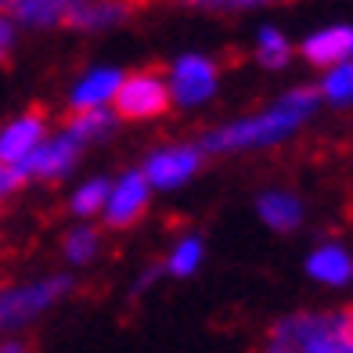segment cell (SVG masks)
Here are the masks:
<instances>
[{
    "label": "cell",
    "instance_id": "obj_11",
    "mask_svg": "<svg viewBox=\"0 0 353 353\" xmlns=\"http://www.w3.org/2000/svg\"><path fill=\"white\" fill-rule=\"evenodd\" d=\"M303 58L317 69H335L353 61V26H325L303 40Z\"/></svg>",
    "mask_w": 353,
    "mask_h": 353
},
{
    "label": "cell",
    "instance_id": "obj_4",
    "mask_svg": "<svg viewBox=\"0 0 353 353\" xmlns=\"http://www.w3.org/2000/svg\"><path fill=\"white\" fill-rule=\"evenodd\" d=\"M170 87H166V76L159 72H134V76H123V83L116 90V116L123 119H159L163 112L170 108Z\"/></svg>",
    "mask_w": 353,
    "mask_h": 353
},
{
    "label": "cell",
    "instance_id": "obj_7",
    "mask_svg": "<svg viewBox=\"0 0 353 353\" xmlns=\"http://www.w3.org/2000/svg\"><path fill=\"white\" fill-rule=\"evenodd\" d=\"M47 141V116L43 112H22L0 130V163L4 166H22L40 144Z\"/></svg>",
    "mask_w": 353,
    "mask_h": 353
},
{
    "label": "cell",
    "instance_id": "obj_6",
    "mask_svg": "<svg viewBox=\"0 0 353 353\" xmlns=\"http://www.w3.org/2000/svg\"><path fill=\"white\" fill-rule=\"evenodd\" d=\"M202 166V148H191V144H166L148 155L144 163V181L148 188H181L188 184L191 176L199 173Z\"/></svg>",
    "mask_w": 353,
    "mask_h": 353
},
{
    "label": "cell",
    "instance_id": "obj_21",
    "mask_svg": "<svg viewBox=\"0 0 353 353\" xmlns=\"http://www.w3.org/2000/svg\"><path fill=\"white\" fill-rule=\"evenodd\" d=\"M98 249H101V238L94 228H76L65 234V256L72 263H90L98 256Z\"/></svg>",
    "mask_w": 353,
    "mask_h": 353
},
{
    "label": "cell",
    "instance_id": "obj_14",
    "mask_svg": "<svg viewBox=\"0 0 353 353\" xmlns=\"http://www.w3.org/2000/svg\"><path fill=\"white\" fill-rule=\"evenodd\" d=\"M256 210H260L267 228H274V231H296L303 223V202L292 191H267L256 202Z\"/></svg>",
    "mask_w": 353,
    "mask_h": 353
},
{
    "label": "cell",
    "instance_id": "obj_2",
    "mask_svg": "<svg viewBox=\"0 0 353 353\" xmlns=\"http://www.w3.org/2000/svg\"><path fill=\"white\" fill-rule=\"evenodd\" d=\"M263 353H353V310H299L274 321Z\"/></svg>",
    "mask_w": 353,
    "mask_h": 353
},
{
    "label": "cell",
    "instance_id": "obj_19",
    "mask_svg": "<svg viewBox=\"0 0 353 353\" xmlns=\"http://www.w3.org/2000/svg\"><path fill=\"white\" fill-rule=\"evenodd\" d=\"M199 263H202V242L199 238H181L166 260V270L176 278H188V274H195Z\"/></svg>",
    "mask_w": 353,
    "mask_h": 353
},
{
    "label": "cell",
    "instance_id": "obj_23",
    "mask_svg": "<svg viewBox=\"0 0 353 353\" xmlns=\"http://www.w3.org/2000/svg\"><path fill=\"white\" fill-rule=\"evenodd\" d=\"M14 40H19V26L11 22L8 11H0V61H8L14 51Z\"/></svg>",
    "mask_w": 353,
    "mask_h": 353
},
{
    "label": "cell",
    "instance_id": "obj_24",
    "mask_svg": "<svg viewBox=\"0 0 353 353\" xmlns=\"http://www.w3.org/2000/svg\"><path fill=\"white\" fill-rule=\"evenodd\" d=\"M22 184H26V173L19 166H4V163H0V199L11 195V191L22 188Z\"/></svg>",
    "mask_w": 353,
    "mask_h": 353
},
{
    "label": "cell",
    "instance_id": "obj_10",
    "mask_svg": "<svg viewBox=\"0 0 353 353\" xmlns=\"http://www.w3.org/2000/svg\"><path fill=\"white\" fill-rule=\"evenodd\" d=\"M87 0H11L8 14L19 29H54V26H72Z\"/></svg>",
    "mask_w": 353,
    "mask_h": 353
},
{
    "label": "cell",
    "instance_id": "obj_5",
    "mask_svg": "<svg viewBox=\"0 0 353 353\" xmlns=\"http://www.w3.org/2000/svg\"><path fill=\"white\" fill-rule=\"evenodd\" d=\"M216 79L220 65L205 54H181L166 72V87H170V101L195 108L202 101H210L216 94Z\"/></svg>",
    "mask_w": 353,
    "mask_h": 353
},
{
    "label": "cell",
    "instance_id": "obj_16",
    "mask_svg": "<svg viewBox=\"0 0 353 353\" xmlns=\"http://www.w3.org/2000/svg\"><path fill=\"white\" fill-rule=\"evenodd\" d=\"M112 126H116V116H112L108 108H94V112H72V119H69L65 130L87 148L90 141L108 137V134H112Z\"/></svg>",
    "mask_w": 353,
    "mask_h": 353
},
{
    "label": "cell",
    "instance_id": "obj_15",
    "mask_svg": "<svg viewBox=\"0 0 353 353\" xmlns=\"http://www.w3.org/2000/svg\"><path fill=\"white\" fill-rule=\"evenodd\" d=\"M126 14H130V0H87L79 14L72 19L69 29H83V33H94V29H108L119 26Z\"/></svg>",
    "mask_w": 353,
    "mask_h": 353
},
{
    "label": "cell",
    "instance_id": "obj_9",
    "mask_svg": "<svg viewBox=\"0 0 353 353\" xmlns=\"http://www.w3.org/2000/svg\"><path fill=\"white\" fill-rule=\"evenodd\" d=\"M79 152H83V144H79L69 130H61V134H54V137H47V141L26 159L19 170L26 173V181H29V176H43V181H54V176L69 173V170L76 166Z\"/></svg>",
    "mask_w": 353,
    "mask_h": 353
},
{
    "label": "cell",
    "instance_id": "obj_12",
    "mask_svg": "<svg viewBox=\"0 0 353 353\" xmlns=\"http://www.w3.org/2000/svg\"><path fill=\"white\" fill-rule=\"evenodd\" d=\"M119 83H123V72H119V69H108V65L87 69L83 76L76 79V87H72V94H69V108H72V112L108 108L112 101H116Z\"/></svg>",
    "mask_w": 353,
    "mask_h": 353
},
{
    "label": "cell",
    "instance_id": "obj_8",
    "mask_svg": "<svg viewBox=\"0 0 353 353\" xmlns=\"http://www.w3.org/2000/svg\"><path fill=\"white\" fill-rule=\"evenodd\" d=\"M144 205H148V181H144L141 170H130L108 188V199H105L101 213H105L108 228H130V223L144 213Z\"/></svg>",
    "mask_w": 353,
    "mask_h": 353
},
{
    "label": "cell",
    "instance_id": "obj_25",
    "mask_svg": "<svg viewBox=\"0 0 353 353\" xmlns=\"http://www.w3.org/2000/svg\"><path fill=\"white\" fill-rule=\"evenodd\" d=\"M0 353H29L26 343H0Z\"/></svg>",
    "mask_w": 353,
    "mask_h": 353
},
{
    "label": "cell",
    "instance_id": "obj_18",
    "mask_svg": "<svg viewBox=\"0 0 353 353\" xmlns=\"http://www.w3.org/2000/svg\"><path fill=\"white\" fill-rule=\"evenodd\" d=\"M317 94L332 105H350L353 101V61H343V65H335L325 72V79H321Z\"/></svg>",
    "mask_w": 353,
    "mask_h": 353
},
{
    "label": "cell",
    "instance_id": "obj_26",
    "mask_svg": "<svg viewBox=\"0 0 353 353\" xmlns=\"http://www.w3.org/2000/svg\"><path fill=\"white\" fill-rule=\"evenodd\" d=\"M8 4H11V0H0V11H8Z\"/></svg>",
    "mask_w": 353,
    "mask_h": 353
},
{
    "label": "cell",
    "instance_id": "obj_20",
    "mask_svg": "<svg viewBox=\"0 0 353 353\" xmlns=\"http://www.w3.org/2000/svg\"><path fill=\"white\" fill-rule=\"evenodd\" d=\"M108 188H112V184L105 181V176L79 184V188H76V195H72V213H79V216L101 213V210H105V199H108Z\"/></svg>",
    "mask_w": 353,
    "mask_h": 353
},
{
    "label": "cell",
    "instance_id": "obj_13",
    "mask_svg": "<svg viewBox=\"0 0 353 353\" xmlns=\"http://www.w3.org/2000/svg\"><path fill=\"white\" fill-rule=\"evenodd\" d=\"M307 270H310L314 281L339 288V285H350L353 281V256L339 242H321L307 256Z\"/></svg>",
    "mask_w": 353,
    "mask_h": 353
},
{
    "label": "cell",
    "instance_id": "obj_1",
    "mask_svg": "<svg viewBox=\"0 0 353 353\" xmlns=\"http://www.w3.org/2000/svg\"><path fill=\"white\" fill-rule=\"evenodd\" d=\"M317 101H321V94L314 87H296V90L281 94L270 108H260V112H252V116H245V119H234L228 126H220V130L205 134L202 137V152L228 155V152H249V148L278 144L288 134H296L299 126L314 116Z\"/></svg>",
    "mask_w": 353,
    "mask_h": 353
},
{
    "label": "cell",
    "instance_id": "obj_3",
    "mask_svg": "<svg viewBox=\"0 0 353 353\" xmlns=\"http://www.w3.org/2000/svg\"><path fill=\"white\" fill-rule=\"evenodd\" d=\"M69 288H72V281L65 274H54V278H43V281H29V285L0 288V332L19 328V325H26V321H33L47 307H54Z\"/></svg>",
    "mask_w": 353,
    "mask_h": 353
},
{
    "label": "cell",
    "instance_id": "obj_17",
    "mask_svg": "<svg viewBox=\"0 0 353 353\" xmlns=\"http://www.w3.org/2000/svg\"><path fill=\"white\" fill-rule=\"evenodd\" d=\"M256 58H260V65L267 69H281L288 65V58H292V43L281 29L274 26H263L260 33H256Z\"/></svg>",
    "mask_w": 353,
    "mask_h": 353
},
{
    "label": "cell",
    "instance_id": "obj_22",
    "mask_svg": "<svg viewBox=\"0 0 353 353\" xmlns=\"http://www.w3.org/2000/svg\"><path fill=\"white\" fill-rule=\"evenodd\" d=\"M191 8H205V11H245V8H263L274 0H184Z\"/></svg>",
    "mask_w": 353,
    "mask_h": 353
}]
</instances>
